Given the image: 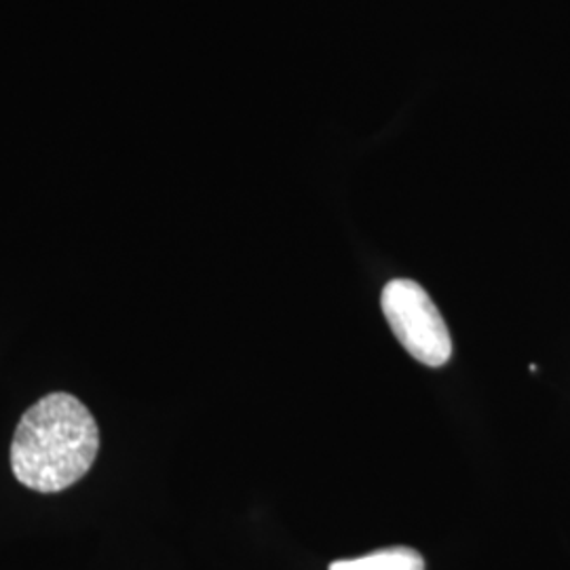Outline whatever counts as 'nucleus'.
I'll return each instance as SVG.
<instances>
[{"label":"nucleus","mask_w":570,"mask_h":570,"mask_svg":"<svg viewBox=\"0 0 570 570\" xmlns=\"http://www.w3.org/2000/svg\"><path fill=\"white\" fill-rule=\"evenodd\" d=\"M327 570H425V560L419 551L410 548H387L362 558L336 560Z\"/></svg>","instance_id":"obj_3"},{"label":"nucleus","mask_w":570,"mask_h":570,"mask_svg":"<svg viewBox=\"0 0 570 570\" xmlns=\"http://www.w3.org/2000/svg\"><path fill=\"white\" fill-rule=\"evenodd\" d=\"M381 305L389 327L416 362L429 367L449 364V326L423 285L412 279H393L383 289Z\"/></svg>","instance_id":"obj_2"},{"label":"nucleus","mask_w":570,"mask_h":570,"mask_svg":"<svg viewBox=\"0 0 570 570\" xmlns=\"http://www.w3.org/2000/svg\"><path fill=\"white\" fill-rule=\"evenodd\" d=\"M100 450V429L79 397L49 393L21 416L11 442V469L37 492L70 489L87 475Z\"/></svg>","instance_id":"obj_1"}]
</instances>
